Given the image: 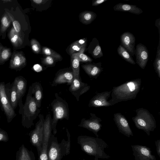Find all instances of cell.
<instances>
[{
    "label": "cell",
    "mask_w": 160,
    "mask_h": 160,
    "mask_svg": "<svg viewBox=\"0 0 160 160\" xmlns=\"http://www.w3.org/2000/svg\"><path fill=\"white\" fill-rule=\"evenodd\" d=\"M141 82V78H137L113 87L109 102L112 106L122 101L135 99L140 91Z\"/></svg>",
    "instance_id": "6da1fadb"
},
{
    "label": "cell",
    "mask_w": 160,
    "mask_h": 160,
    "mask_svg": "<svg viewBox=\"0 0 160 160\" xmlns=\"http://www.w3.org/2000/svg\"><path fill=\"white\" fill-rule=\"evenodd\" d=\"M77 143L81 150L87 154L94 156V160L98 158L108 159L110 157L104 152V149L108 147V144L102 139L86 135H80L77 138Z\"/></svg>",
    "instance_id": "7a4b0ae2"
},
{
    "label": "cell",
    "mask_w": 160,
    "mask_h": 160,
    "mask_svg": "<svg viewBox=\"0 0 160 160\" xmlns=\"http://www.w3.org/2000/svg\"><path fill=\"white\" fill-rule=\"evenodd\" d=\"M66 131L68 140L63 139L60 143L55 135H51L48 142V160H61L63 156L70 153V135L67 129Z\"/></svg>",
    "instance_id": "3957f363"
},
{
    "label": "cell",
    "mask_w": 160,
    "mask_h": 160,
    "mask_svg": "<svg viewBox=\"0 0 160 160\" xmlns=\"http://www.w3.org/2000/svg\"><path fill=\"white\" fill-rule=\"evenodd\" d=\"M40 110L33 98L30 86L27 95L25 102L21 111L19 113L22 114V124L27 128L34 125L33 121L38 116Z\"/></svg>",
    "instance_id": "277c9868"
},
{
    "label": "cell",
    "mask_w": 160,
    "mask_h": 160,
    "mask_svg": "<svg viewBox=\"0 0 160 160\" xmlns=\"http://www.w3.org/2000/svg\"><path fill=\"white\" fill-rule=\"evenodd\" d=\"M55 98L51 104L53 113L52 120V128L53 134L57 133L56 126L59 120L69 118V108L68 103L66 101L60 97L57 93H55Z\"/></svg>",
    "instance_id": "5b68a950"
},
{
    "label": "cell",
    "mask_w": 160,
    "mask_h": 160,
    "mask_svg": "<svg viewBox=\"0 0 160 160\" xmlns=\"http://www.w3.org/2000/svg\"><path fill=\"white\" fill-rule=\"evenodd\" d=\"M136 115L132 118L136 128L144 131L148 136L156 127L154 117L147 109L142 108L135 110Z\"/></svg>",
    "instance_id": "8992f818"
},
{
    "label": "cell",
    "mask_w": 160,
    "mask_h": 160,
    "mask_svg": "<svg viewBox=\"0 0 160 160\" xmlns=\"http://www.w3.org/2000/svg\"><path fill=\"white\" fill-rule=\"evenodd\" d=\"M38 117L39 120L36 123L35 128L28 134L30 142L32 145L36 147L38 156L40 154L42 150L45 119L42 114H39Z\"/></svg>",
    "instance_id": "52a82bcc"
},
{
    "label": "cell",
    "mask_w": 160,
    "mask_h": 160,
    "mask_svg": "<svg viewBox=\"0 0 160 160\" xmlns=\"http://www.w3.org/2000/svg\"><path fill=\"white\" fill-rule=\"evenodd\" d=\"M52 118L50 113L48 114L44 119L42 148L38 160H48V142L52 132Z\"/></svg>",
    "instance_id": "ba28073f"
},
{
    "label": "cell",
    "mask_w": 160,
    "mask_h": 160,
    "mask_svg": "<svg viewBox=\"0 0 160 160\" xmlns=\"http://www.w3.org/2000/svg\"><path fill=\"white\" fill-rule=\"evenodd\" d=\"M4 82H0V105L9 123L16 116L14 110L12 107L6 93Z\"/></svg>",
    "instance_id": "9c48e42d"
},
{
    "label": "cell",
    "mask_w": 160,
    "mask_h": 160,
    "mask_svg": "<svg viewBox=\"0 0 160 160\" xmlns=\"http://www.w3.org/2000/svg\"><path fill=\"white\" fill-rule=\"evenodd\" d=\"M102 120L94 113H90L88 119L82 118L78 126L86 128L93 132L97 137H98V132L102 127L101 122Z\"/></svg>",
    "instance_id": "30bf717a"
},
{
    "label": "cell",
    "mask_w": 160,
    "mask_h": 160,
    "mask_svg": "<svg viewBox=\"0 0 160 160\" xmlns=\"http://www.w3.org/2000/svg\"><path fill=\"white\" fill-rule=\"evenodd\" d=\"M74 78L72 69L60 70L56 73L51 85L52 87H54L65 83L68 85H70Z\"/></svg>",
    "instance_id": "8fae6325"
},
{
    "label": "cell",
    "mask_w": 160,
    "mask_h": 160,
    "mask_svg": "<svg viewBox=\"0 0 160 160\" xmlns=\"http://www.w3.org/2000/svg\"><path fill=\"white\" fill-rule=\"evenodd\" d=\"M113 116V120L119 132L128 138L133 136L132 130L124 116L121 113L118 112L114 113Z\"/></svg>",
    "instance_id": "7c38bea8"
},
{
    "label": "cell",
    "mask_w": 160,
    "mask_h": 160,
    "mask_svg": "<svg viewBox=\"0 0 160 160\" xmlns=\"http://www.w3.org/2000/svg\"><path fill=\"white\" fill-rule=\"evenodd\" d=\"M111 92L110 91L97 93L89 101L88 107L98 108L112 106L108 100Z\"/></svg>",
    "instance_id": "4fadbf2b"
},
{
    "label": "cell",
    "mask_w": 160,
    "mask_h": 160,
    "mask_svg": "<svg viewBox=\"0 0 160 160\" xmlns=\"http://www.w3.org/2000/svg\"><path fill=\"white\" fill-rule=\"evenodd\" d=\"M90 86L87 83L82 82L80 79L74 78L69 88V90L76 98L77 101L79 97L88 91Z\"/></svg>",
    "instance_id": "5bb4252c"
},
{
    "label": "cell",
    "mask_w": 160,
    "mask_h": 160,
    "mask_svg": "<svg viewBox=\"0 0 160 160\" xmlns=\"http://www.w3.org/2000/svg\"><path fill=\"white\" fill-rule=\"evenodd\" d=\"M134 160H156L150 148L142 145H132Z\"/></svg>",
    "instance_id": "9a60e30c"
},
{
    "label": "cell",
    "mask_w": 160,
    "mask_h": 160,
    "mask_svg": "<svg viewBox=\"0 0 160 160\" xmlns=\"http://www.w3.org/2000/svg\"><path fill=\"white\" fill-rule=\"evenodd\" d=\"M136 62L142 69H144L149 59V52L147 47L139 43L138 44L135 50Z\"/></svg>",
    "instance_id": "2e32d148"
},
{
    "label": "cell",
    "mask_w": 160,
    "mask_h": 160,
    "mask_svg": "<svg viewBox=\"0 0 160 160\" xmlns=\"http://www.w3.org/2000/svg\"><path fill=\"white\" fill-rule=\"evenodd\" d=\"M120 44L133 56L135 54V46L136 38L133 34L126 32L122 34L120 37Z\"/></svg>",
    "instance_id": "e0dca14e"
},
{
    "label": "cell",
    "mask_w": 160,
    "mask_h": 160,
    "mask_svg": "<svg viewBox=\"0 0 160 160\" xmlns=\"http://www.w3.org/2000/svg\"><path fill=\"white\" fill-rule=\"evenodd\" d=\"M16 85L18 99V105L20 109L19 112L21 111L23 105L22 102V98L24 96L26 90L27 81L22 76L16 77L14 80Z\"/></svg>",
    "instance_id": "ac0fdd59"
},
{
    "label": "cell",
    "mask_w": 160,
    "mask_h": 160,
    "mask_svg": "<svg viewBox=\"0 0 160 160\" xmlns=\"http://www.w3.org/2000/svg\"><path fill=\"white\" fill-rule=\"evenodd\" d=\"M82 68L87 74L91 78L97 79L103 70L101 62L82 64Z\"/></svg>",
    "instance_id": "d6986e66"
},
{
    "label": "cell",
    "mask_w": 160,
    "mask_h": 160,
    "mask_svg": "<svg viewBox=\"0 0 160 160\" xmlns=\"http://www.w3.org/2000/svg\"><path fill=\"white\" fill-rule=\"evenodd\" d=\"M6 95L11 105L14 110L18 105V93L16 84L14 81L11 84L5 85Z\"/></svg>",
    "instance_id": "ffe728a7"
},
{
    "label": "cell",
    "mask_w": 160,
    "mask_h": 160,
    "mask_svg": "<svg viewBox=\"0 0 160 160\" xmlns=\"http://www.w3.org/2000/svg\"><path fill=\"white\" fill-rule=\"evenodd\" d=\"M113 8L114 11L128 12L136 15L143 12L142 10L136 5L121 2L115 5Z\"/></svg>",
    "instance_id": "44dd1931"
},
{
    "label": "cell",
    "mask_w": 160,
    "mask_h": 160,
    "mask_svg": "<svg viewBox=\"0 0 160 160\" xmlns=\"http://www.w3.org/2000/svg\"><path fill=\"white\" fill-rule=\"evenodd\" d=\"M32 96L36 102L38 107L39 108L41 106L43 97V88L41 83L36 82L31 86Z\"/></svg>",
    "instance_id": "7402d4cb"
},
{
    "label": "cell",
    "mask_w": 160,
    "mask_h": 160,
    "mask_svg": "<svg viewBox=\"0 0 160 160\" xmlns=\"http://www.w3.org/2000/svg\"><path fill=\"white\" fill-rule=\"evenodd\" d=\"M16 160H35V157L32 150H29L22 144L16 152Z\"/></svg>",
    "instance_id": "603a6c76"
},
{
    "label": "cell",
    "mask_w": 160,
    "mask_h": 160,
    "mask_svg": "<svg viewBox=\"0 0 160 160\" xmlns=\"http://www.w3.org/2000/svg\"><path fill=\"white\" fill-rule=\"evenodd\" d=\"M89 52L95 58H100L103 56V53L98 40L94 38L89 47Z\"/></svg>",
    "instance_id": "cb8c5ba5"
},
{
    "label": "cell",
    "mask_w": 160,
    "mask_h": 160,
    "mask_svg": "<svg viewBox=\"0 0 160 160\" xmlns=\"http://www.w3.org/2000/svg\"><path fill=\"white\" fill-rule=\"evenodd\" d=\"M97 14L92 11H86L79 15L80 20L82 23L88 25L91 23L96 18Z\"/></svg>",
    "instance_id": "d4e9b609"
},
{
    "label": "cell",
    "mask_w": 160,
    "mask_h": 160,
    "mask_svg": "<svg viewBox=\"0 0 160 160\" xmlns=\"http://www.w3.org/2000/svg\"><path fill=\"white\" fill-rule=\"evenodd\" d=\"M117 52L118 55L126 62L133 65L136 64L131 54L121 44L117 48Z\"/></svg>",
    "instance_id": "484cf974"
},
{
    "label": "cell",
    "mask_w": 160,
    "mask_h": 160,
    "mask_svg": "<svg viewBox=\"0 0 160 160\" xmlns=\"http://www.w3.org/2000/svg\"><path fill=\"white\" fill-rule=\"evenodd\" d=\"M80 61L77 57L73 54L71 55V67L74 77L77 79L79 78V66Z\"/></svg>",
    "instance_id": "4316f807"
},
{
    "label": "cell",
    "mask_w": 160,
    "mask_h": 160,
    "mask_svg": "<svg viewBox=\"0 0 160 160\" xmlns=\"http://www.w3.org/2000/svg\"><path fill=\"white\" fill-rule=\"evenodd\" d=\"M26 59L23 57L21 58L20 56L16 55L11 62L10 67L12 69H18L22 67L25 64Z\"/></svg>",
    "instance_id": "83f0119b"
},
{
    "label": "cell",
    "mask_w": 160,
    "mask_h": 160,
    "mask_svg": "<svg viewBox=\"0 0 160 160\" xmlns=\"http://www.w3.org/2000/svg\"><path fill=\"white\" fill-rule=\"evenodd\" d=\"M160 37L157 47L156 55L153 63V66L156 72L158 77L160 78Z\"/></svg>",
    "instance_id": "f1b7e54d"
},
{
    "label": "cell",
    "mask_w": 160,
    "mask_h": 160,
    "mask_svg": "<svg viewBox=\"0 0 160 160\" xmlns=\"http://www.w3.org/2000/svg\"><path fill=\"white\" fill-rule=\"evenodd\" d=\"M42 52L44 55L46 56H49L52 57L55 60H60L62 58L61 56L59 54L47 47H42Z\"/></svg>",
    "instance_id": "f546056e"
},
{
    "label": "cell",
    "mask_w": 160,
    "mask_h": 160,
    "mask_svg": "<svg viewBox=\"0 0 160 160\" xmlns=\"http://www.w3.org/2000/svg\"><path fill=\"white\" fill-rule=\"evenodd\" d=\"M85 48L81 46L75 41L71 45L69 49V53L71 55L82 52H84Z\"/></svg>",
    "instance_id": "4dcf8cb0"
},
{
    "label": "cell",
    "mask_w": 160,
    "mask_h": 160,
    "mask_svg": "<svg viewBox=\"0 0 160 160\" xmlns=\"http://www.w3.org/2000/svg\"><path fill=\"white\" fill-rule=\"evenodd\" d=\"M83 52H82L73 54L76 56L80 62L81 61L84 62H92L93 60L90 57L84 54Z\"/></svg>",
    "instance_id": "1f68e13d"
},
{
    "label": "cell",
    "mask_w": 160,
    "mask_h": 160,
    "mask_svg": "<svg viewBox=\"0 0 160 160\" xmlns=\"http://www.w3.org/2000/svg\"><path fill=\"white\" fill-rule=\"evenodd\" d=\"M32 48L36 53H39L41 50V46L39 42L36 39H32L31 41Z\"/></svg>",
    "instance_id": "d6a6232c"
},
{
    "label": "cell",
    "mask_w": 160,
    "mask_h": 160,
    "mask_svg": "<svg viewBox=\"0 0 160 160\" xmlns=\"http://www.w3.org/2000/svg\"><path fill=\"white\" fill-rule=\"evenodd\" d=\"M55 59L52 57L49 56H46L42 61L43 64L48 66H51L54 65Z\"/></svg>",
    "instance_id": "836d02e7"
},
{
    "label": "cell",
    "mask_w": 160,
    "mask_h": 160,
    "mask_svg": "<svg viewBox=\"0 0 160 160\" xmlns=\"http://www.w3.org/2000/svg\"><path fill=\"white\" fill-rule=\"evenodd\" d=\"M8 140L9 137L7 132L0 128V142H6Z\"/></svg>",
    "instance_id": "e575fe53"
},
{
    "label": "cell",
    "mask_w": 160,
    "mask_h": 160,
    "mask_svg": "<svg viewBox=\"0 0 160 160\" xmlns=\"http://www.w3.org/2000/svg\"><path fill=\"white\" fill-rule=\"evenodd\" d=\"M13 25L14 28L17 32H18L21 30V26L19 23L17 21H14L13 22Z\"/></svg>",
    "instance_id": "d590c367"
},
{
    "label": "cell",
    "mask_w": 160,
    "mask_h": 160,
    "mask_svg": "<svg viewBox=\"0 0 160 160\" xmlns=\"http://www.w3.org/2000/svg\"><path fill=\"white\" fill-rule=\"evenodd\" d=\"M76 42L81 46L86 47L87 43V39L86 38H83L77 41Z\"/></svg>",
    "instance_id": "8d00e7d4"
},
{
    "label": "cell",
    "mask_w": 160,
    "mask_h": 160,
    "mask_svg": "<svg viewBox=\"0 0 160 160\" xmlns=\"http://www.w3.org/2000/svg\"><path fill=\"white\" fill-rule=\"evenodd\" d=\"M9 56V52L8 49H4L1 53V57L3 60H6Z\"/></svg>",
    "instance_id": "74e56055"
},
{
    "label": "cell",
    "mask_w": 160,
    "mask_h": 160,
    "mask_svg": "<svg viewBox=\"0 0 160 160\" xmlns=\"http://www.w3.org/2000/svg\"><path fill=\"white\" fill-rule=\"evenodd\" d=\"M108 0H94L92 2V6H96L100 5Z\"/></svg>",
    "instance_id": "f35d334b"
},
{
    "label": "cell",
    "mask_w": 160,
    "mask_h": 160,
    "mask_svg": "<svg viewBox=\"0 0 160 160\" xmlns=\"http://www.w3.org/2000/svg\"><path fill=\"white\" fill-rule=\"evenodd\" d=\"M3 26L7 27L9 25V22L7 17L6 16L3 17L1 20Z\"/></svg>",
    "instance_id": "ab89813d"
},
{
    "label": "cell",
    "mask_w": 160,
    "mask_h": 160,
    "mask_svg": "<svg viewBox=\"0 0 160 160\" xmlns=\"http://www.w3.org/2000/svg\"><path fill=\"white\" fill-rule=\"evenodd\" d=\"M155 144L156 146L157 153L160 157V140H158L155 142Z\"/></svg>",
    "instance_id": "60d3db41"
},
{
    "label": "cell",
    "mask_w": 160,
    "mask_h": 160,
    "mask_svg": "<svg viewBox=\"0 0 160 160\" xmlns=\"http://www.w3.org/2000/svg\"><path fill=\"white\" fill-rule=\"evenodd\" d=\"M48 0H32L37 5H41L42 4H44L48 1Z\"/></svg>",
    "instance_id": "b9f144b4"
},
{
    "label": "cell",
    "mask_w": 160,
    "mask_h": 160,
    "mask_svg": "<svg viewBox=\"0 0 160 160\" xmlns=\"http://www.w3.org/2000/svg\"><path fill=\"white\" fill-rule=\"evenodd\" d=\"M155 26L158 28L159 35L160 34V18L157 19L155 22Z\"/></svg>",
    "instance_id": "7bdbcfd3"
},
{
    "label": "cell",
    "mask_w": 160,
    "mask_h": 160,
    "mask_svg": "<svg viewBox=\"0 0 160 160\" xmlns=\"http://www.w3.org/2000/svg\"><path fill=\"white\" fill-rule=\"evenodd\" d=\"M18 36L17 35H15L11 39V41L13 43H15V42L18 40Z\"/></svg>",
    "instance_id": "ee69618b"
},
{
    "label": "cell",
    "mask_w": 160,
    "mask_h": 160,
    "mask_svg": "<svg viewBox=\"0 0 160 160\" xmlns=\"http://www.w3.org/2000/svg\"><path fill=\"white\" fill-rule=\"evenodd\" d=\"M2 1L4 3H6L9 2H11L12 1L11 0H2Z\"/></svg>",
    "instance_id": "f6af8a7d"
},
{
    "label": "cell",
    "mask_w": 160,
    "mask_h": 160,
    "mask_svg": "<svg viewBox=\"0 0 160 160\" xmlns=\"http://www.w3.org/2000/svg\"><path fill=\"white\" fill-rule=\"evenodd\" d=\"M0 118H1V117H0Z\"/></svg>",
    "instance_id": "bcb514c9"
}]
</instances>
